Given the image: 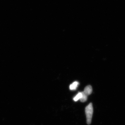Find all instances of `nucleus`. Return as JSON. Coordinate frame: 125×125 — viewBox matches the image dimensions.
<instances>
[{
	"label": "nucleus",
	"instance_id": "obj_5",
	"mask_svg": "<svg viewBox=\"0 0 125 125\" xmlns=\"http://www.w3.org/2000/svg\"><path fill=\"white\" fill-rule=\"evenodd\" d=\"M82 92H81V93H80H80H79L76 95V96L74 98V101H75V102H76V101L79 100V99L80 100V99L81 98V97H82Z\"/></svg>",
	"mask_w": 125,
	"mask_h": 125
},
{
	"label": "nucleus",
	"instance_id": "obj_4",
	"mask_svg": "<svg viewBox=\"0 0 125 125\" xmlns=\"http://www.w3.org/2000/svg\"><path fill=\"white\" fill-rule=\"evenodd\" d=\"M82 97L80 99V100L81 102H84L87 101L88 96L87 94H85L83 92H82Z\"/></svg>",
	"mask_w": 125,
	"mask_h": 125
},
{
	"label": "nucleus",
	"instance_id": "obj_1",
	"mask_svg": "<svg viewBox=\"0 0 125 125\" xmlns=\"http://www.w3.org/2000/svg\"><path fill=\"white\" fill-rule=\"evenodd\" d=\"M85 113L87 117V124L90 125L92 122V116L93 113V108L92 103H90L85 107Z\"/></svg>",
	"mask_w": 125,
	"mask_h": 125
},
{
	"label": "nucleus",
	"instance_id": "obj_2",
	"mask_svg": "<svg viewBox=\"0 0 125 125\" xmlns=\"http://www.w3.org/2000/svg\"><path fill=\"white\" fill-rule=\"evenodd\" d=\"M92 91H93V89L92 86L91 85H89L85 87L83 92L88 96L92 93Z\"/></svg>",
	"mask_w": 125,
	"mask_h": 125
},
{
	"label": "nucleus",
	"instance_id": "obj_3",
	"mask_svg": "<svg viewBox=\"0 0 125 125\" xmlns=\"http://www.w3.org/2000/svg\"><path fill=\"white\" fill-rule=\"evenodd\" d=\"M79 84V83L77 81H75V82H74L73 83H72L70 85V89L72 90H75L77 88Z\"/></svg>",
	"mask_w": 125,
	"mask_h": 125
}]
</instances>
